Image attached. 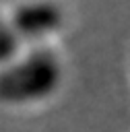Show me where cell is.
Returning a JSON list of instances; mask_svg holds the SVG:
<instances>
[{
    "label": "cell",
    "mask_w": 130,
    "mask_h": 132,
    "mask_svg": "<svg viewBox=\"0 0 130 132\" xmlns=\"http://www.w3.org/2000/svg\"><path fill=\"white\" fill-rule=\"evenodd\" d=\"M21 50H23V43L14 35L6 12L0 10V66L8 64L12 58H17L21 54Z\"/></svg>",
    "instance_id": "obj_3"
},
{
    "label": "cell",
    "mask_w": 130,
    "mask_h": 132,
    "mask_svg": "<svg viewBox=\"0 0 130 132\" xmlns=\"http://www.w3.org/2000/svg\"><path fill=\"white\" fill-rule=\"evenodd\" d=\"M6 16L23 47L47 45L64 25L62 6L54 2H21L10 6Z\"/></svg>",
    "instance_id": "obj_2"
},
{
    "label": "cell",
    "mask_w": 130,
    "mask_h": 132,
    "mask_svg": "<svg viewBox=\"0 0 130 132\" xmlns=\"http://www.w3.org/2000/svg\"><path fill=\"white\" fill-rule=\"evenodd\" d=\"M64 68L50 45L23 47L17 58L0 66V103L27 107L41 103L62 87Z\"/></svg>",
    "instance_id": "obj_1"
}]
</instances>
